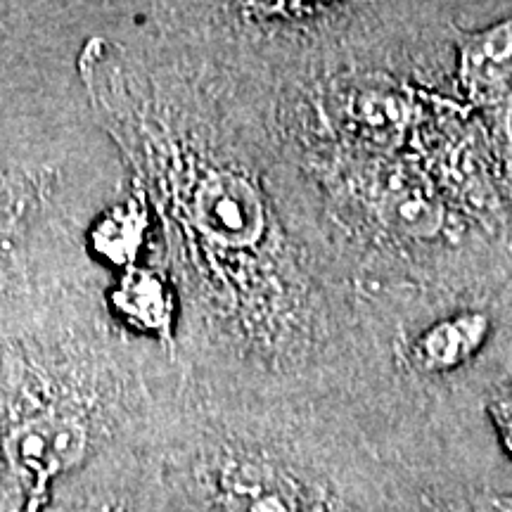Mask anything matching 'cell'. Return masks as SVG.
<instances>
[{"label": "cell", "mask_w": 512, "mask_h": 512, "mask_svg": "<svg viewBox=\"0 0 512 512\" xmlns=\"http://www.w3.org/2000/svg\"><path fill=\"white\" fill-rule=\"evenodd\" d=\"M83 451H86V430L69 415H38L12 430L8 453L31 484L29 512L38 508L50 479L79 463Z\"/></svg>", "instance_id": "277c9868"}, {"label": "cell", "mask_w": 512, "mask_h": 512, "mask_svg": "<svg viewBox=\"0 0 512 512\" xmlns=\"http://www.w3.org/2000/svg\"><path fill=\"white\" fill-rule=\"evenodd\" d=\"M223 512H304L294 479L268 463L240 460L221 472Z\"/></svg>", "instance_id": "5b68a950"}, {"label": "cell", "mask_w": 512, "mask_h": 512, "mask_svg": "<svg viewBox=\"0 0 512 512\" xmlns=\"http://www.w3.org/2000/svg\"><path fill=\"white\" fill-rule=\"evenodd\" d=\"M494 318L486 311L458 309L453 313H422L415 332H399L396 361L399 373H411L420 382L448 380L458 373H475L489 366L484 354L491 351Z\"/></svg>", "instance_id": "7a4b0ae2"}, {"label": "cell", "mask_w": 512, "mask_h": 512, "mask_svg": "<svg viewBox=\"0 0 512 512\" xmlns=\"http://www.w3.org/2000/svg\"><path fill=\"white\" fill-rule=\"evenodd\" d=\"M456 83L512 188V15L479 31L453 27Z\"/></svg>", "instance_id": "6da1fadb"}, {"label": "cell", "mask_w": 512, "mask_h": 512, "mask_svg": "<svg viewBox=\"0 0 512 512\" xmlns=\"http://www.w3.org/2000/svg\"><path fill=\"white\" fill-rule=\"evenodd\" d=\"M489 408L498 425V432H501V437L505 439V444H508L512 453V384L498 389L496 396L489 403Z\"/></svg>", "instance_id": "8992f818"}, {"label": "cell", "mask_w": 512, "mask_h": 512, "mask_svg": "<svg viewBox=\"0 0 512 512\" xmlns=\"http://www.w3.org/2000/svg\"><path fill=\"white\" fill-rule=\"evenodd\" d=\"M192 211L202 233L221 247H254L266 233V209L259 190L233 171L204 176L195 190Z\"/></svg>", "instance_id": "3957f363"}]
</instances>
